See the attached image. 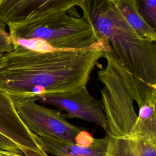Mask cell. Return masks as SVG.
Listing matches in <instances>:
<instances>
[{
  "label": "cell",
  "instance_id": "6da1fadb",
  "mask_svg": "<svg viewBox=\"0 0 156 156\" xmlns=\"http://www.w3.org/2000/svg\"><path fill=\"white\" fill-rule=\"evenodd\" d=\"M13 46L3 54L0 88L10 96L24 97L87 87L92 71L110 48L104 40L83 50L37 51L18 44Z\"/></svg>",
  "mask_w": 156,
  "mask_h": 156
},
{
  "label": "cell",
  "instance_id": "7a4b0ae2",
  "mask_svg": "<svg viewBox=\"0 0 156 156\" xmlns=\"http://www.w3.org/2000/svg\"><path fill=\"white\" fill-rule=\"evenodd\" d=\"M99 40L108 44L115 65L138 106V116L155 115L156 41L139 36L111 0H82L78 6Z\"/></svg>",
  "mask_w": 156,
  "mask_h": 156
},
{
  "label": "cell",
  "instance_id": "3957f363",
  "mask_svg": "<svg viewBox=\"0 0 156 156\" xmlns=\"http://www.w3.org/2000/svg\"><path fill=\"white\" fill-rule=\"evenodd\" d=\"M101 101L107 118V149L104 156H156V134L138 130L134 100L112 58L98 72Z\"/></svg>",
  "mask_w": 156,
  "mask_h": 156
},
{
  "label": "cell",
  "instance_id": "277c9868",
  "mask_svg": "<svg viewBox=\"0 0 156 156\" xmlns=\"http://www.w3.org/2000/svg\"><path fill=\"white\" fill-rule=\"evenodd\" d=\"M68 12L8 26L12 43L38 40L54 50H83L101 41L83 16Z\"/></svg>",
  "mask_w": 156,
  "mask_h": 156
},
{
  "label": "cell",
  "instance_id": "5b68a950",
  "mask_svg": "<svg viewBox=\"0 0 156 156\" xmlns=\"http://www.w3.org/2000/svg\"><path fill=\"white\" fill-rule=\"evenodd\" d=\"M10 97L21 119L37 136L44 135L83 144L95 140L88 132L67 121L60 111L40 105L33 97Z\"/></svg>",
  "mask_w": 156,
  "mask_h": 156
},
{
  "label": "cell",
  "instance_id": "8992f818",
  "mask_svg": "<svg viewBox=\"0 0 156 156\" xmlns=\"http://www.w3.org/2000/svg\"><path fill=\"white\" fill-rule=\"evenodd\" d=\"M33 98L37 102L54 105L64 111L65 118H79L93 122L105 131L107 129L103 104L90 94L87 87L72 91L43 94Z\"/></svg>",
  "mask_w": 156,
  "mask_h": 156
},
{
  "label": "cell",
  "instance_id": "52a82bcc",
  "mask_svg": "<svg viewBox=\"0 0 156 156\" xmlns=\"http://www.w3.org/2000/svg\"><path fill=\"white\" fill-rule=\"evenodd\" d=\"M82 0H0V23L7 26L66 12Z\"/></svg>",
  "mask_w": 156,
  "mask_h": 156
},
{
  "label": "cell",
  "instance_id": "ba28073f",
  "mask_svg": "<svg viewBox=\"0 0 156 156\" xmlns=\"http://www.w3.org/2000/svg\"><path fill=\"white\" fill-rule=\"evenodd\" d=\"M0 133L15 143L26 156H49L40 138L20 118L10 96L0 88Z\"/></svg>",
  "mask_w": 156,
  "mask_h": 156
},
{
  "label": "cell",
  "instance_id": "9c48e42d",
  "mask_svg": "<svg viewBox=\"0 0 156 156\" xmlns=\"http://www.w3.org/2000/svg\"><path fill=\"white\" fill-rule=\"evenodd\" d=\"M43 147L52 156H104L107 144V136L95 138L91 144H83L56 139L46 135L38 136Z\"/></svg>",
  "mask_w": 156,
  "mask_h": 156
},
{
  "label": "cell",
  "instance_id": "30bf717a",
  "mask_svg": "<svg viewBox=\"0 0 156 156\" xmlns=\"http://www.w3.org/2000/svg\"><path fill=\"white\" fill-rule=\"evenodd\" d=\"M126 21L141 37L156 41V30L151 28L141 17L132 0H111Z\"/></svg>",
  "mask_w": 156,
  "mask_h": 156
},
{
  "label": "cell",
  "instance_id": "8fae6325",
  "mask_svg": "<svg viewBox=\"0 0 156 156\" xmlns=\"http://www.w3.org/2000/svg\"><path fill=\"white\" fill-rule=\"evenodd\" d=\"M143 20L156 30V0H132Z\"/></svg>",
  "mask_w": 156,
  "mask_h": 156
},
{
  "label": "cell",
  "instance_id": "7c38bea8",
  "mask_svg": "<svg viewBox=\"0 0 156 156\" xmlns=\"http://www.w3.org/2000/svg\"><path fill=\"white\" fill-rule=\"evenodd\" d=\"M13 47V43L9 34L5 30V24L0 23V54L11 51Z\"/></svg>",
  "mask_w": 156,
  "mask_h": 156
},
{
  "label": "cell",
  "instance_id": "4fadbf2b",
  "mask_svg": "<svg viewBox=\"0 0 156 156\" xmlns=\"http://www.w3.org/2000/svg\"><path fill=\"white\" fill-rule=\"evenodd\" d=\"M0 149L9 151H13V152H18L23 154L21 151L15 143H14L9 138H6L1 133H0Z\"/></svg>",
  "mask_w": 156,
  "mask_h": 156
},
{
  "label": "cell",
  "instance_id": "5bb4252c",
  "mask_svg": "<svg viewBox=\"0 0 156 156\" xmlns=\"http://www.w3.org/2000/svg\"><path fill=\"white\" fill-rule=\"evenodd\" d=\"M0 156H26L22 154L0 149Z\"/></svg>",
  "mask_w": 156,
  "mask_h": 156
},
{
  "label": "cell",
  "instance_id": "9a60e30c",
  "mask_svg": "<svg viewBox=\"0 0 156 156\" xmlns=\"http://www.w3.org/2000/svg\"><path fill=\"white\" fill-rule=\"evenodd\" d=\"M3 54H0V66L3 60Z\"/></svg>",
  "mask_w": 156,
  "mask_h": 156
}]
</instances>
